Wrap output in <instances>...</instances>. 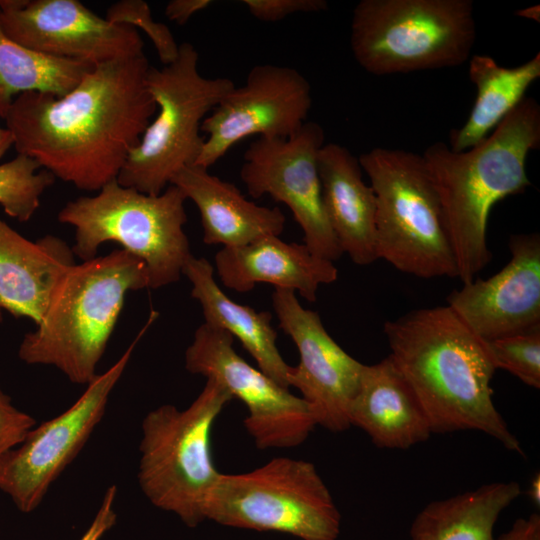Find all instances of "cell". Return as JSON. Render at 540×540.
Segmentation results:
<instances>
[{
    "label": "cell",
    "instance_id": "6da1fadb",
    "mask_svg": "<svg viewBox=\"0 0 540 540\" xmlns=\"http://www.w3.org/2000/svg\"><path fill=\"white\" fill-rule=\"evenodd\" d=\"M145 53L97 64L69 93L25 92L4 118L17 154L85 191L116 180L156 114Z\"/></svg>",
    "mask_w": 540,
    "mask_h": 540
},
{
    "label": "cell",
    "instance_id": "7a4b0ae2",
    "mask_svg": "<svg viewBox=\"0 0 540 540\" xmlns=\"http://www.w3.org/2000/svg\"><path fill=\"white\" fill-rule=\"evenodd\" d=\"M389 357L421 404L432 434L473 430L524 455L493 402L497 370L486 341L446 306L422 308L384 324Z\"/></svg>",
    "mask_w": 540,
    "mask_h": 540
},
{
    "label": "cell",
    "instance_id": "3957f363",
    "mask_svg": "<svg viewBox=\"0 0 540 540\" xmlns=\"http://www.w3.org/2000/svg\"><path fill=\"white\" fill-rule=\"evenodd\" d=\"M540 147V106L525 97L481 142L455 152L435 142L422 158L437 192L457 278L472 281L491 261L487 225L492 207L530 185L526 160Z\"/></svg>",
    "mask_w": 540,
    "mask_h": 540
},
{
    "label": "cell",
    "instance_id": "277c9868",
    "mask_svg": "<svg viewBox=\"0 0 540 540\" xmlns=\"http://www.w3.org/2000/svg\"><path fill=\"white\" fill-rule=\"evenodd\" d=\"M149 288L145 263L123 249L73 264L58 281L39 324L18 356L30 365H51L72 383L96 376L128 292Z\"/></svg>",
    "mask_w": 540,
    "mask_h": 540
},
{
    "label": "cell",
    "instance_id": "5b68a950",
    "mask_svg": "<svg viewBox=\"0 0 540 540\" xmlns=\"http://www.w3.org/2000/svg\"><path fill=\"white\" fill-rule=\"evenodd\" d=\"M185 201L171 184L159 195H149L116 179L94 196L66 203L58 220L75 229L74 256L87 261L105 242H116L145 263L149 288L156 289L177 282L193 256L184 231Z\"/></svg>",
    "mask_w": 540,
    "mask_h": 540
},
{
    "label": "cell",
    "instance_id": "8992f818",
    "mask_svg": "<svg viewBox=\"0 0 540 540\" xmlns=\"http://www.w3.org/2000/svg\"><path fill=\"white\" fill-rule=\"evenodd\" d=\"M232 399L208 378L187 408L164 404L142 421L140 489L155 507L175 514L190 528L205 521L207 499L221 474L212 459L211 431Z\"/></svg>",
    "mask_w": 540,
    "mask_h": 540
},
{
    "label": "cell",
    "instance_id": "52a82bcc",
    "mask_svg": "<svg viewBox=\"0 0 540 540\" xmlns=\"http://www.w3.org/2000/svg\"><path fill=\"white\" fill-rule=\"evenodd\" d=\"M475 38L471 0H361L350 47L365 71L380 76L459 66Z\"/></svg>",
    "mask_w": 540,
    "mask_h": 540
},
{
    "label": "cell",
    "instance_id": "ba28073f",
    "mask_svg": "<svg viewBox=\"0 0 540 540\" xmlns=\"http://www.w3.org/2000/svg\"><path fill=\"white\" fill-rule=\"evenodd\" d=\"M358 160L376 198L377 258L416 277L457 278L440 201L422 156L376 147Z\"/></svg>",
    "mask_w": 540,
    "mask_h": 540
},
{
    "label": "cell",
    "instance_id": "9c48e42d",
    "mask_svg": "<svg viewBox=\"0 0 540 540\" xmlns=\"http://www.w3.org/2000/svg\"><path fill=\"white\" fill-rule=\"evenodd\" d=\"M198 63L196 48L183 42L172 63L148 69L146 85L157 111L118 175L122 186L159 195L179 170L196 163L205 141L203 120L235 86L226 77L203 76Z\"/></svg>",
    "mask_w": 540,
    "mask_h": 540
},
{
    "label": "cell",
    "instance_id": "30bf717a",
    "mask_svg": "<svg viewBox=\"0 0 540 540\" xmlns=\"http://www.w3.org/2000/svg\"><path fill=\"white\" fill-rule=\"evenodd\" d=\"M204 515L223 526L301 540H336L341 528L340 512L315 465L288 457L245 473H221Z\"/></svg>",
    "mask_w": 540,
    "mask_h": 540
},
{
    "label": "cell",
    "instance_id": "8fae6325",
    "mask_svg": "<svg viewBox=\"0 0 540 540\" xmlns=\"http://www.w3.org/2000/svg\"><path fill=\"white\" fill-rule=\"evenodd\" d=\"M147 324L118 361L97 375L66 411L31 429L24 440L0 457V490L23 513L35 510L51 484L77 457L102 420L109 396L121 378Z\"/></svg>",
    "mask_w": 540,
    "mask_h": 540
},
{
    "label": "cell",
    "instance_id": "7c38bea8",
    "mask_svg": "<svg viewBox=\"0 0 540 540\" xmlns=\"http://www.w3.org/2000/svg\"><path fill=\"white\" fill-rule=\"evenodd\" d=\"M233 344V336L204 322L186 349L185 368L217 381L245 405L243 424L258 449L301 445L317 426L306 402L247 363Z\"/></svg>",
    "mask_w": 540,
    "mask_h": 540
},
{
    "label": "cell",
    "instance_id": "4fadbf2b",
    "mask_svg": "<svg viewBox=\"0 0 540 540\" xmlns=\"http://www.w3.org/2000/svg\"><path fill=\"white\" fill-rule=\"evenodd\" d=\"M323 145L324 131L315 122L286 138L259 137L244 153L240 177L252 198L269 195L288 206L308 249L334 262L344 253L322 199L317 160Z\"/></svg>",
    "mask_w": 540,
    "mask_h": 540
},
{
    "label": "cell",
    "instance_id": "5bb4252c",
    "mask_svg": "<svg viewBox=\"0 0 540 540\" xmlns=\"http://www.w3.org/2000/svg\"><path fill=\"white\" fill-rule=\"evenodd\" d=\"M312 107L308 80L295 68L256 65L206 116L207 135L194 165L209 169L238 142L252 135L286 138L305 123Z\"/></svg>",
    "mask_w": 540,
    "mask_h": 540
},
{
    "label": "cell",
    "instance_id": "9a60e30c",
    "mask_svg": "<svg viewBox=\"0 0 540 540\" xmlns=\"http://www.w3.org/2000/svg\"><path fill=\"white\" fill-rule=\"evenodd\" d=\"M0 24L15 42L54 58L97 65L144 53L137 29L78 0H0Z\"/></svg>",
    "mask_w": 540,
    "mask_h": 540
},
{
    "label": "cell",
    "instance_id": "2e32d148",
    "mask_svg": "<svg viewBox=\"0 0 540 540\" xmlns=\"http://www.w3.org/2000/svg\"><path fill=\"white\" fill-rule=\"evenodd\" d=\"M272 305L280 328L299 353L298 365L290 366L288 386L299 390L317 426L331 432L347 430L364 364L336 343L319 314L303 308L294 291L275 288Z\"/></svg>",
    "mask_w": 540,
    "mask_h": 540
},
{
    "label": "cell",
    "instance_id": "e0dca14e",
    "mask_svg": "<svg viewBox=\"0 0 540 540\" xmlns=\"http://www.w3.org/2000/svg\"><path fill=\"white\" fill-rule=\"evenodd\" d=\"M509 249L511 258L498 273L447 297V306L484 341L540 326V235H512Z\"/></svg>",
    "mask_w": 540,
    "mask_h": 540
},
{
    "label": "cell",
    "instance_id": "ac0fdd59",
    "mask_svg": "<svg viewBox=\"0 0 540 540\" xmlns=\"http://www.w3.org/2000/svg\"><path fill=\"white\" fill-rule=\"evenodd\" d=\"M222 284L239 293L250 292L258 283L297 291L309 302L316 300L321 285L337 280L334 263L314 255L308 247L288 243L276 235L260 237L246 245L222 247L215 257Z\"/></svg>",
    "mask_w": 540,
    "mask_h": 540
},
{
    "label": "cell",
    "instance_id": "d6986e66",
    "mask_svg": "<svg viewBox=\"0 0 540 540\" xmlns=\"http://www.w3.org/2000/svg\"><path fill=\"white\" fill-rule=\"evenodd\" d=\"M74 261L72 247L46 235L33 242L0 218V308L16 318L41 321L50 297Z\"/></svg>",
    "mask_w": 540,
    "mask_h": 540
},
{
    "label": "cell",
    "instance_id": "ffe728a7",
    "mask_svg": "<svg viewBox=\"0 0 540 540\" xmlns=\"http://www.w3.org/2000/svg\"><path fill=\"white\" fill-rule=\"evenodd\" d=\"M349 422L379 448L408 449L432 434L421 404L389 356L364 364Z\"/></svg>",
    "mask_w": 540,
    "mask_h": 540
},
{
    "label": "cell",
    "instance_id": "44dd1931",
    "mask_svg": "<svg viewBox=\"0 0 540 540\" xmlns=\"http://www.w3.org/2000/svg\"><path fill=\"white\" fill-rule=\"evenodd\" d=\"M186 199L197 207L207 245L237 247L260 237L279 236L285 216L278 207H265L248 200L230 182L209 173L200 165H189L171 179Z\"/></svg>",
    "mask_w": 540,
    "mask_h": 540
},
{
    "label": "cell",
    "instance_id": "7402d4cb",
    "mask_svg": "<svg viewBox=\"0 0 540 540\" xmlns=\"http://www.w3.org/2000/svg\"><path fill=\"white\" fill-rule=\"evenodd\" d=\"M322 199L343 253L357 265L378 260L375 248L376 198L363 180L359 160L346 147L324 144L318 154Z\"/></svg>",
    "mask_w": 540,
    "mask_h": 540
},
{
    "label": "cell",
    "instance_id": "603a6c76",
    "mask_svg": "<svg viewBox=\"0 0 540 540\" xmlns=\"http://www.w3.org/2000/svg\"><path fill=\"white\" fill-rule=\"evenodd\" d=\"M192 285L191 296L202 308L205 323L237 338L258 368L280 386L289 389L290 369L277 347L272 315L230 299L214 279V268L205 258L192 256L183 269Z\"/></svg>",
    "mask_w": 540,
    "mask_h": 540
},
{
    "label": "cell",
    "instance_id": "cb8c5ba5",
    "mask_svg": "<svg viewBox=\"0 0 540 540\" xmlns=\"http://www.w3.org/2000/svg\"><path fill=\"white\" fill-rule=\"evenodd\" d=\"M468 73L476 98L465 123L450 132L449 147L455 152L485 139L526 97L528 88L540 77V53L511 68L500 66L488 55H473Z\"/></svg>",
    "mask_w": 540,
    "mask_h": 540
},
{
    "label": "cell",
    "instance_id": "d4e9b609",
    "mask_svg": "<svg viewBox=\"0 0 540 540\" xmlns=\"http://www.w3.org/2000/svg\"><path fill=\"white\" fill-rule=\"evenodd\" d=\"M521 494L517 482H494L427 504L415 517L411 540H496L494 526Z\"/></svg>",
    "mask_w": 540,
    "mask_h": 540
},
{
    "label": "cell",
    "instance_id": "484cf974",
    "mask_svg": "<svg viewBox=\"0 0 540 540\" xmlns=\"http://www.w3.org/2000/svg\"><path fill=\"white\" fill-rule=\"evenodd\" d=\"M94 66L30 50L11 39L0 24V118L6 117L13 100L22 93H69Z\"/></svg>",
    "mask_w": 540,
    "mask_h": 540
},
{
    "label": "cell",
    "instance_id": "4316f807",
    "mask_svg": "<svg viewBox=\"0 0 540 540\" xmlns=\"http://www.w3.org/2000/svg\"><path fill=\"white\" fill-rule=\"evenodd\" d=\"M55 177L32 158L17 154L0 164V206L20 222H27L40 206V198Z\"/></svg>",
    "mask_w": 540,
    "mask_h": 540
},
{
    "label": "cell",
    "instance_id": "83f0119b",
    "mask_svg": "<svg viewBox=\"0 0 540 540\" xmlns=\"http://www.w3.org/2000/svg\"><path fill=\"white\" fill-rule=\"evenodd\" d=\"M486 344L496 369L508 371L532 388H540V326Z\"/></svg>",
    "mask_w": 540,
    "mask_h": 540
},
{
    "label": "cell",
    "instance_id": "f1b7e54d",
    "mask_svg": "<svg viewBox=\"0 0 540 540\" xmlns=\"http://www.w3.org/2000/svg\"><path fill=\"white\" fill-rule=\"evenodd\" d=\"M105 18L112 23L142 30L150 38L163 65L172 63L177 58L179 44L167 25L154 20L147 2L117 1L109 6Z\"/></svg>",
    "mask_w": 540,
    "mask_h": 540
},
{
    "label": "cell",
    "instance_id": "f546056e",
    "mask_svg": "<svg viewBox=\"0 0 540 540\" xmlns=\"http://www.w3.org/2000/svg\"><path fill=\"white\" fill-rule=\"evenodd\" d=\"M35 426L36 420L17 409L0 387V457L19 445Z\"/></svg>",
    "mask_w": 540,
    "mask_h": 540
},
{
    "label": "cell",
    "instance_id": "4dcf8cb0",
    "mask_svg": "<svg viewBox=\"0 0 540 540\" xmlns=\"http://www.w3.org/2000/svg\"><path fill=\"white\" fill-rule=\"evenodd\" d=\"M249 13L259 21L277 22L296 13H317L328 8L325 0H243Z\"/></svg>",
    "mask_w": 540,
    "mask_h": 540
},
{
    "label": "cell",
    "instance_id": "1f68e13d",
    "mask_svg": "<svg viewBox=\"0 0 540 540\" xmlns=\"http://www.w3.org/2000/svg\"><path fill=\"white\" fill-rule=\"evenodd\" d=\"M116 495L117 487L115 485L107 488L100 508L80 540H100L102 536L114 526L116 523V513L113 504Z\"/></svg>",
    "mask_w": 540,
    "mask_h": 540
},
{
    "label": "cell",
    "instance_id": "d6a6232c",
    "mask_svg": "<svg viewBox=\"0 0 540 540\" xmlns=\"http://www.w3.org/2000/svg\"><path fill=\"white\" fill-rule=\"evenodd\" d=\"M212 3L211 0H171L165 7V16L177 25H184Z\"/></svg>",
    "mask_w": 540,
    "mask_h": 540
},
{
    "label": "cell",
    "instance_id": "836d02e7",
    "mask_svg": "<svg viewBox=\"0 0 540 540\" xmlns=\"http://www.w3.org/2000/svg\"><path fill=\"white\" fill-rule=\"evenodd\" d=\"M496 540H540V516L533 513L527 518H518Z\"/></svg>",
    "mask_w": 540,
    "mask_h": 540
},
{
    "label": "cell",
    "instance_id": "e575fe53",
    "mask_svg": "<svg viewBox=\"0 0 540 540\" xmlns=\"http://www.w3.org/2000/svg\"><path fill=\"white\" fill-rule=\"evenodd\" d=\"M527 495L533 504L540 505V474L538 472L534 474L530 481Z\"/></svg>",
    "mask_w": 540,
    "mask_h": 540
},
{
    "label": "cell",
    "instance_id": "d590c367",
    "mask_svg": "<svg viewBox=\"0 0 540 540\" xmlns=\"http://www.w3.org/2000/svg\"><path fill=\"white\" fill-rule=\"evenodd\" d=\"M13 146V136L6 127L0 126V160Z\"/></svg>",
    "mask_w": 540,
    "mask_h": 540
},
{
    "label": "cell",
    "instance_id": "8d00e7d4",
    "mask_svg": "<svg viewBox=\"0 0 540 540\" xmlns=\"http://www.w3.org/2000/svg\"><path fill=\"white\" fill-rule=\"evenodd\" d=\"M539 8H540L539 5H533V6L518 10L516 11L515 14L518 16L539 22V19H540Z\"/></svg>",
    "mask_w": 540,
    "mask_h": 540
},
{
    "label": "cell",
    "instance_id": "74e56055",
    "mask_svg": "<svg viewBox=\"0 0 540 540\" xmlns=\"http://www.w3.org/2000/svg\"><path fill=\"white\" fill-rule=\"evenodd\" d=\"M3 321V315H2V309L0 308V324L2 323Z\"/></svg>",
    "mask_w": 540,
    "mask_h": 540
}]
</instances>
